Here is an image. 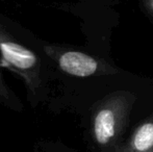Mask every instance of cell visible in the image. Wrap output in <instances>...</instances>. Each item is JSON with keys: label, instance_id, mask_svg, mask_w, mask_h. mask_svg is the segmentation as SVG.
<instances>
[{"label": "cell", "instance_id": "1", "mask_svg": "<svg viewBox=\"0 0 153 152\" xmlns=\"http://www.w3.org/2000/svg\"><path fill=\"white\" fill-rule=\"evenodd\" d=\"M59 66L67 73L76 76H89L96 72L98 64L93 57L81 52H67L59 59Z\"/></svg>", "mask_w": 153, "mask_h": 152}, {"label": "cell", "instance_id": "2", "mask_svg": "<svg viewBox=\"0 0 153 152\" xmlns=\"http://www.w3.org/2000/svg\"><path fill=\"white\" fill-rule=\"evenodd\" d=\"M0 48L6 61L19 68H30L36 63V56L28 49L15 43H1Z\"/></svg>", "mask_w": 153, "mask_h": 152}, {"label": "cell", "instance_id": "3", "mask_svg": "<svg viewBox=\"0 0 153 152\" xmlns=\"http://www.w3.org/2000/svg\"><path fill=\"white\" fill-rule=\"evenodd\" d=\"M115 114L111 110H102L95 119V136L100 144H105L115 134Z\"/></svg>", "mask_w": 153, "mask_h": 152}, {"label": "cell", "instance_id": "4", "mask_svg": "<svg viewBox=\"0 0 153 152\" xmlns=\"http://www.w3.org/2000/svg\"><path fill=\"white\" fill-rule=\"evenodd\" d=\"M133 146L140 152L147 151L153 147V123H146L137 129L133 139Z\"/></svg>", "mask_w": 153, "mask_h": 152}, {"label": "cell", "instance_id": "5", "mask_svg": "<svg viewBox=\"0 0 153 152\" xmlns=\"http://www.w3.org/2000/svg\"><path fill=\"white\" fill-rule=\"evenodd\" d=\"M151 5H152V7H153V1L151 2Z\"/></svg>", "mask_w": 153, "mask_h": 152}]
</instances>
